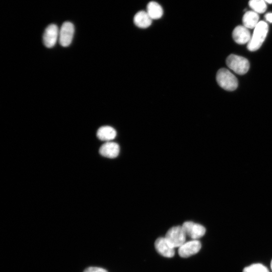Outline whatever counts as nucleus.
Instances as JSON below:
<instances>
[{
    "instance_id": "f03ea898",
    "label": "nucleus",
    "mask_w": 272,
    "mask_h": 272,
    "mask_svg": "<svg viewBox=\"0 0 272 272\" xmlns=\"http://www.w3.org/2000/svg\"><path fill=\"white\" fill-rule=\"evenodd\" d=\"M216 80L219 86L227 91H233L237 88V78L226 69H221L218 71Z\"/></svg>"
},
{
    "instance_id": "1a4fd4ad",
    "label": "nucleus",
    "mask_w": 272,
    "mask_h": 272,
    "mask_svg": "<svg viewBox=\"0 0 272 272\" xmlns=\"http://www.w3.org/2000/svg\"><path fill=\"white\" fill-rule=\"evenodd\" d=\"M155 247L157 252L164 257L170 258L175 254L174 248L169 243L165 237L158 238L155 242Z\"/></svg>"
},
{
    "instance_id": "dca6fc26",
    "label": "nucleus",
    "mask_w": 272,
    "mask_h": 272,
    "mask_svg": "<svg viewBox=\"0 0 272 272\" xmlns=\"http://www.w3.org/2000/svg\"><path fill=\"white\" fill-rule=\"evenodd\" d=\"M249 5L257 14L264 13L267 8L266 2L264 0H250Z\"/></svg>"
},
{
    "instance_id": "f257e3e1",
    "label": "nucleus",
    "mask_w": 272,
    "mask_h": 272,
    "mask_svg": "<svg viewBox=\"0 0 272 272\" xmlns=\"http://www.w3.org/2000/svg\"><path fill=\"white\" fill-rule=\"evenodd\" d=\"M268 30V25L265 22H259L254 29L253 34L247 44L248 49L253 51L259 49L265 39Z\"/></svg>"
},
{
    "instance_id": "f8f14e48",
    "label": "nucleus",
    "mask_w": 272,
    "mask_h": 272,
    "mask_svg": "<svg viewBox=\"0 0 272 272\" xmlns=\"http://www.w3.org/2000/svg\"><path fill=\"white\" fill-rule=\"evenodd\" d=\"M152 19L146 11H140L133 17V22L136 26L142 29L147 28L151 26Z\"/></svg>"
},
{
    "instance_id": "2eb2a0df",
    "label": "nucleus",
    "mask_w": 272,
    "mask_h": 272,
    "mask_svg": "<svg viewBox=\"0 0 272 272\" xmlns=\"http://www.w3.org/2000/svg\"><path fill=\"white\" fill-rule=\"evenodd\" d=\"M146 12L152 20L160 19L163 14V10L161 5L154 1L148 3Z\"/></svg>"
},
{
    "instance_id": "0eeeda50",
    "label": "nucleus",
    "mask_w": 272,
    "mask_h": 272,
    "mask_svg": "<svg viewBox=\"0 0 272 272\" xmlns=\"http://www.w3.org/2000/svg\"><path fill=\"white\" fill-rule=\"evenodd\" d=\"M59 37V31L57 26L53 24L48 25L45 29L43 41L44 45L47 48H51L54 46Z\"/></svg>"
},
{
    "instance_id": "ddd939ff",
    "label": "nucleus",
    "mask_w": 272,
    "mask_h": 272,
    "mask_svg": "<svg viewBox=\"0 0 272 272\" xmlns=\"http://www.w3.org/2000/svg\"><path fill=\"white\" fill-rule=\"evenodd\" d=\"M116 136L115 129L110 126H103L100 127L97 130V137L101 140L110 142L114 139Z\"/></svg>"
},
{
    "instance_id": "39448f33",
    "label": "nucleus",
    "mask_w": 272,
    "mask_h": 272,
    "mask_svg": "<svg viewBox=\"0 0 272 272\" xmlns=\"http://www.w3.org/2000/svg\"><path fill=\"white\" fill-rule=\"evenodd\" d=\"M75 28L74 25L70 22H64L59 31V42L63 47H66L71 43Z\"/></svg>"
},
{
    "instance_id": "9d476101",
    "label": "nucleus",
    "mask_w": 272,
    "mask_h": 272,
    "mask_svg": "<svg viewBox=\"0 0 272 272\" xmlns=\"http://www.w3.org/2000/svg\"><path fill=\"white\" fill-rule=\"evenodd\" d=\"M232 37L237 43L244 44L249 42L251 36L247 28L239 25L233 30Z\"/></svg>"
},
{
    "instance_id": "6e6552de",
    "label": "nucleus",
    "mask_w": 272,
    "mask_h": 272,
    "mask_svg": "<svg viewBox=\"0 0 272 272\" xmlns=\"http://www.w3.org/2000/svg\"><path fill=\"white\" fill-rule=\"evenodd\" d=\"M201 248V243L197 240H192L182 244L178 249L180 256L186 258L197 253Z\"/></svg>"
},
{
    "instance_id": "a211bd4d",
    "label": "nucleus",
    "mask_w": 272,
    "mask_h": 272,
    "mask_svg": "<svg viewBox=\"0 0 272 272\" xmlns=\"http://www.w3.org/2000/svg\"><path fill=\"white\" fill-rule=\"evenodd\" d=\"M84 272H107V271L100 267H89L86 268Z\"/></svg>"
},
{
    "instance_id": "7ed1b4c3",
    "label": "nucleus",
    "mask_w": 272,
    "mask_h": 272,
    "mask_svg": "<svg viewBox=\"0 0 272 272\" xmlns=\"http://www.w3.org/2000/svg\"><path fill=\"white\" fill-rule=\"evenodd\" d=\"M226 64L230 69L239 75L246 74L249 69V62L246 58L235 54L228 56Z\"/></svg>"
},
{
    "instance_id": "423d86ee",
    "label": "nucleus",
    "mask_w": 272,
    "mask_h": 272,
    "mask_svg": "<svg viewBox=\"0 0 272 272\" xmlns=\"http://www.w3.org/2000/svg\"><path fill=\"white\" fill-rule=\"evenodd\" d=\"M182 227L186 236L193 240L200 238L206 233V229L203 226L191 221L185 222Z\"/></svg>"
},
{
    "instance_id": "412c9836",
    "label": "nucleus",
    "mask_w": 272,
    "mask_h": 272,
    "mask_svg": "<svg viewBox=\"0 0 272 272\" xmlns=\"http://www.w3.org/2000/svg\"><path fill=\"white\" fill-rule=\"evenodd\" d=\"M270 266H271V270H272V259H271V263H270Z\"/></svg>"
},
{
    "instance_id": "20e7f679",
    "label": "nucleus",
    "mask_w": 272,
    "mask_h": 272,
    "mask_svg": "<svg viewBox=\"0 0 272 272\" xmlns=\"http://www.w3.org/2000/svg\"><path fill=\"white\" fill-rule=\"evenodd\" d=\"M186 235L182 227L174 226L167 232L165 238L173 247H179L185 242Z\"/></svg>"
},
{
    "instance_id": "9b49d317",
    "label": "nucleus",
    "mask_w": 272,
    "mask_h": 272,
    "mask_svg": "<svg viewBox=\"0 0 272 272\" xmlns=\"http://www.w3.org/2000/svg\"><path fill=\"white\" fill-rule=\"evenodd\" d=\"M119 151V146L117 143L107 142L100 147L99 153L103 157L114 158L118 155Z\"/></svg>"
},
{
    "instance_id": "4468645a",
    "label": "nucleus",
    "mask_w": 272,
    "mask_h": 272,
    "mask_svg": "<svg viewBox=\"0 0 272 272\" xmlns=\"http://www.w3.org/2000/svg\"><path fill=\"white\" fill-rule=\"evenodd\" d=\"M259 16L254 11H247L243 17L242 21L244 26L248 29H253L259 23Z\"/></svg>"
},
{
    "instance_id": "aec40b11",
    "label": "nucleus",
    "mask_w": 272,
    "mask_h": 272,
    "mask_svg": "<svg viewBox=\"0 0 272 272\" xmlns=\"http://www.w3.org/2000/svg\"><path fill=\"white\" fill-rule=\"evenodd\" d=\"M266 3L272 4V0H264Z\"/></svg>"
},
{
    "instance_id": "6ab92c4d",
    "label": "nucleus",
    "mask_w": 272,
    "mask_h": 272,
    "mask_svg": "<svg viewBox=\"0 0 272 272\" xmlns=\"http://www.w3.org/2000/svg\"><path fill=\"white\" fill-rule=\"evenodd\" d=\"M266 20L272 23V13H267L265 15Z\"/></svg>"
},
{
    "instance_id": "f3484780",
    "label": "nucleus",
    "mask_w": 272,
    "mask_h": 272,
    "mask_svg": "<svg viewBox=\"0 0 272 272\" xmlns=\"http://www.w3.org/2000/svg\"><path fill=\"white\" fill-rule=\"evenodd\" d=\"M243 272H269L267 268L261 263L252 264L245 267Z\"/></svg>"
}]
</instances>
